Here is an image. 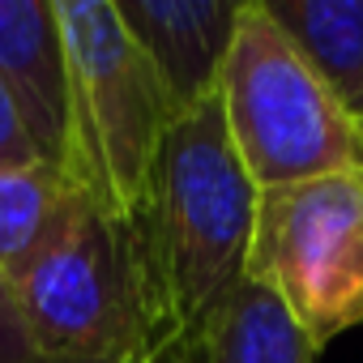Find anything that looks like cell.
Segmentation results:
<instances>
[{"label": "cell", "instance_id": "obj_6", "mask_svg": "<svg viewBox=\"0 0 363 363\" xmlns=\"http://www.w3.org/2000/svg\"><path fill=\"white\" fill-rule=\"evenodd\" d=\"M0 86L43 167L69 158V48L56 0H0Z\"/></svg>", "mask_w": 363, "mask_h": 363}, {"label": "cell", "instance_id": "obj_8", "mask_svg": "<svg viewBox=\"0 0 363 363\" xmlns=\"http://www.w3.org/2000/svg\"><path fill=\"white\" fill-rule=\"evenodd\" d=\"M189 363H316V346L261 282H244L184 346Z\"/></svg>", "mask_w": 363, "mask_h": 363}, {"label": "cell", "instance_id": "obj_12", "mask_svg": "<svg viewBox=\"0 0 363 363\" xmlns=\"http://www.w3.org/2000/svg\"><path fill=\"white\" fill-rule=\"evenodd\" d=\"M0 167H43L5 86H0Z\"/></svg>", "mask_w": 363, "mask_h": 363}, {"label": "cell", "instance_id": "obj_3", "mask_svg": "<svg viewBox=\"0 0 363 363\" xmlns=\"http://www.w3.org/2000/svg\"><path fill=\"white\" fill-rule=\"evenodd\" d=\"M69 48L65 179L120 218H137L179 111L111 0H56Z\"/></svg>", "mask_w": 363, "mask_h": 363}, {"label": "cell", "instance_id": "obj_13", "mask_svg": "<svg viewBox=\"0 0 363 363\" xmlns=\"http://www.w3.org/2000/svg\"><path fill=\"white\" fill-rule=\"evenodd\" d=\"M30 363H189L184 346H175V350H158V354H141V359H30Z\"/></svg>", "mask_w": 363, "mask_h": 363}, {"label": "cell", "instance_id": "obj_7", "mask_svg": "<svg viewBox=\"0 0 363 363\" xmlns=\"http://www.w3.org/2000/svg\"><path fill=\"white\" fill-rule=\"evenodd\" d=\"M244 0H120V22L184 116L218 90Z\"/></svg>", "mask_w": 363, "mask_h": 363}, {"label": "cell", "instance_id": "obj_5", "mask_svg": "<svg viewBox=\"0 0 363 363\" xmlns=\"http://www.w3.org/2000/svg\"><path fill=\"white\" fill-rule=\"evenodd\" d=\"M248 278L278 295L316 350L363 325V171L261 189Z\"/></svg>", "mask_w": 363, "mask_h": 363}, {"label": "cell", "instance_id": "obj_4", "mask_svg": "<svg viewBox=\"0 0 363 363\" xmlns=\"http://www.w3.org/2000/svg\"><path fill=\"white\" fill-rule=\"evenodd\" d=\"M218 103L257 193L363 171V124L337 103L261 0L240 5L218 73Z\"/></svg>", "mask_w": 363, "mask_h": 363}, {"label": "cell", "instance_id": "obj_2", "mask_svg": "<svg viewBox=\"0 0 363 363\" xmlns=\"http://www.w3.org/2000/svg\"><path fill=\"white\" fill-rule=\"evenodd\" d=\"M9 291L43 359H141L179 346L158 316L137 223L73 184Z\"/></svg>", "mask_w": 363, "mask_h": 363}, {"label": "cell", "instance_id": "obj_9", "mask_svg": "<svg viewBox=\"0 0 363 363\" xmlns=\"http://www.w3.org/2000/svg\"><path fill=\"white\" fill-rule=\"evenodd\" d=\"M303 60L363 124V0H261Z\"/></svg>", "mask_w": 363, "mask_h": 363}, {"label": "cell", "instance_id": "obj_1", "mask_svg": "<svg viewBox=\"0 0 363 363\" xmlns=\"http://www.w3.org/2000/svg\"><path fill=\"white\" fill-rule=\"evenodd\" d=\"M133 223L145 248L158 316L171 342L189 346L248 282L257 227V184L231 145L218 90L171 124L150 197Z\"/></svg>", "mask_w": 363, "mask_h": 363}, {"label": "cell", "instance_id": "obj_10", "mask_svg": "<svg viewBox=\"0 0 363 363\" xmlns=\"http://www.w3.org/2000/svg\"><path fill=\"white\" fill-rule=\"evenodd\" d=\"M69 193V179L52 167H0V278L30 257Z\"/></svg>", "mask_w": 363, "mask_h": 363}, {"label": "cell", "instance_id": "obj_11", "mask_svg": "<svg viewBox=\"0 0 363 363\" xmlns=\"http://www.w3.org/2000/svg\"><path fill=\"white\" fill-rule=\"evenodd\" d=\"M30 359H39V350L26 333V320L18 312L9 282L0 278V363H30Z\"/></svg>", "mask_w": 363, "mask_h": 363}]
</instances>
